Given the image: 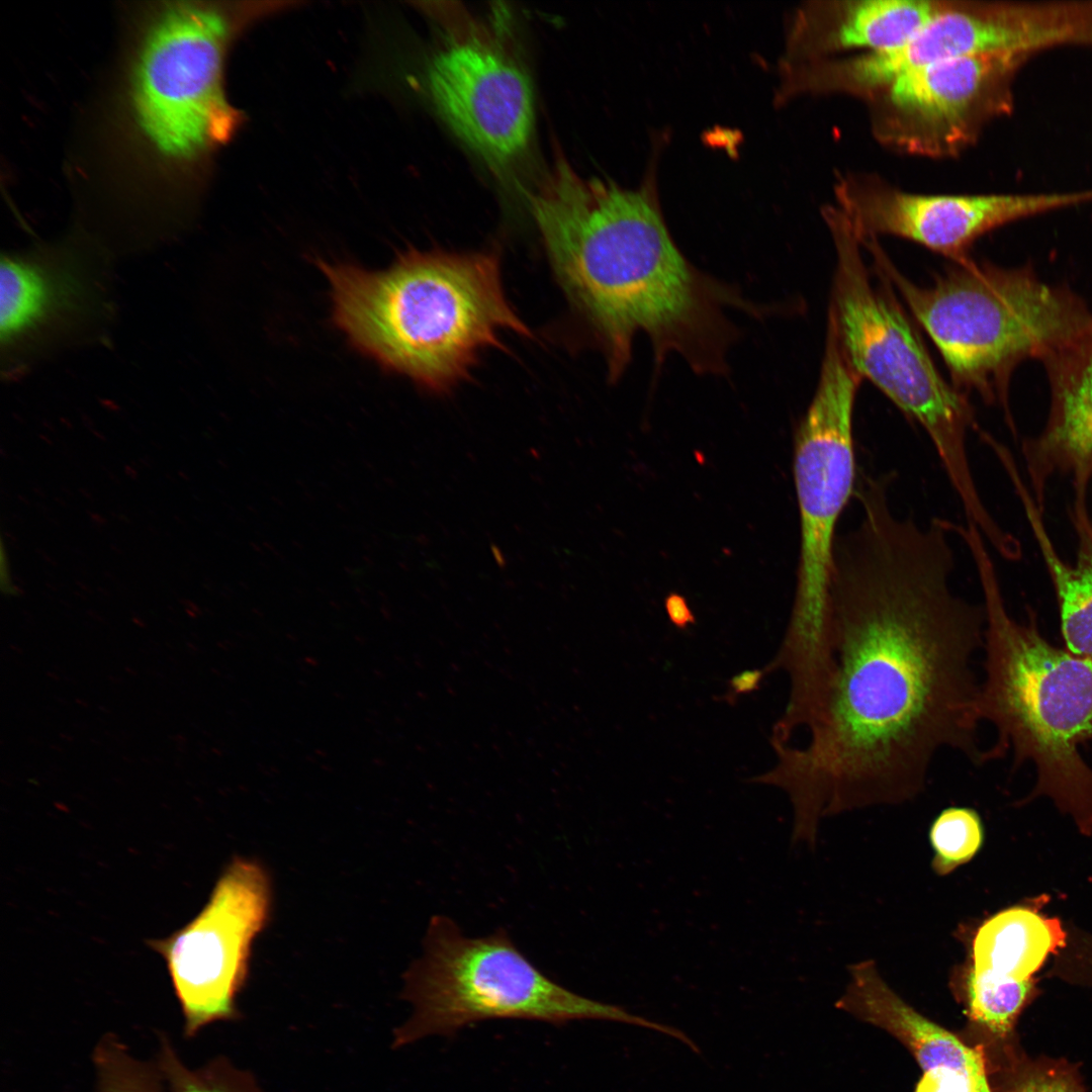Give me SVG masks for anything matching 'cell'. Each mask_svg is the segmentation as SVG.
Segmentation results:
<instances>
[{
  "instance_id": "6da1fadb",
  "label": "cell",
  "mask_w": 1092,
  "mask_h": 1092,
  "mask_svg": "<svg viewBox=\"0 0 1092 1092\" xmlns=\"http://www.w3.org/2000/svg\"><path fill=\"white\" fill-rule=\"evenodd\" d=\"M859 502L834 544L821 712L805 746L770 742L778 762L752 779L787 793L805 841L823 817L913 800L942 750L984 763L973 658L985 612L952 589L950 522L900 517L881 491Z\"/></svg>"
},
{
  "instance_id": "7a4b0ae2",
  "label": "cell",
  "mask_w": 1092,
  "mask_h": 1092,
  "mask_svg": "<svg viewBox=\"0 0 1092 1092\" xmlns=\"http://www.w3.org/2000/svg\"><path fill=\"white\" fill-rule=\"evenodd\" d=\"M529 204L557 281L611 381L629 366L638 335L649 340L656 366L677 355L696 374L724 375L739 336L732 313L768 314L684 255L649 181L630 189L582 177L556 148Z\"/></svg>"
},
{
  "instance_id": "3957f363",
  "label": "cell",
  "mask_w": 1092,
  "mask_h": 1092,
  "mask_svg": "<svg viewBox=\"0 0 1092 1092\" xmlns=\"http://www.w3.org/2000/svg\"><path fill=\"white\" fill-rule=\"evenodd\" d=\"M331 286L333 321L358 351L423 388L467 377L500 333L531 336L506 296L492 252L402 253L386 270L316 259Z\"/></svg>"
},
{
  "instance_id": "277c9868",
  "label": "cell",
  "mask_w": 1092,
  "mask_h": 1092,
  "mask_svg": "<svg viewBox=\"0 0 1092 1092\" xmlns=\"http://www.w3.org/2000/svg\"><path fill=\"white\" fill-rule=\"evenodd\" d=\"M966 545L978 571L985 612L984 677L978 710L996 730L984 763L1012 752L1013 768L1035 769L1030 798L1044 796L1092 832V767L1080 745L1092 741V659L1050 643L1034 618L1018 622L1005 606L985 540Z\"/></svg>"
},
{
  "instance_id": "5b68a950",
  "label": "cell",
  "mask_w": 1092,
  "mask_h": 1092,
  "mask_svg": "<svg viewBox=\"0 0 1092 1092\" xmlns=\"http://www.w3.org/2000/svg\"><path fill=\"white\" fill-rule=\"evenodd\" d=\"M861 246L932 339L961 392L1003 402L1017 364L1042 361L1092 332V310L1083 299L1027 267L971 260L919 286L896 268L878 238Z\"/></svg>"
},
{
  "instance_id": "8992f818",
  "label": "cell",
  "mask_w": 1092,
  "mask_h": 1092,
  "mask_svg": "<svg viewBox=\"0 0 1092 1092\" xmlns=\"http://www.w3.org/2000/svg\"><path fill=\"white\" fill-rule=\"evenodd\" d=\"M822 212L836 254L828 314L849 363L923 427L967 518H982L987 509L967 454V433L974 425L970 402L937 371L890 282L877 272L874 283L861 244L842 212L835 205Z\"/></svg>"
},
{
  "instance_id": "52a82bcc",
  "label": "cell",
  "mask_w": 1092,
  "mask_h": 1092,
  "mask_svg": "<svg viewBox=\"0 0 1092 1092\" xmlns=\"http://www.w3.org/2000/svg\"><path fill=\"white\" fill-rule=\"evenodd\" d=\"M404 981L402 995L413 1008L393 1029L391 1046L396 1050L491 1019L555 1025L595 1019L642 1026L668 1036L675 1032L673 1026L556 983L528 960L505 929L470 937L443 915L432 918L425 953L410 968Z\"/></svg>"
},
{
  "instance_id": "ba28073f",
  "label": "cell",
  "mask_w": 1092,
  "mask_h": 1092,
  "mask_svg": "<svg viewBox=\"0 0 1092 1092\" xmlns=\"http://www.w3.org/2000/svg\"><path fill=\"white\" fill-rule=\"evenodd\" d=\"M861 379L836 332L827 331L818 384L794 443L800 556L785 634L802 648H820L830 640L833 552L838 520L854 485L852 416Z\"/></svg>"
},
{
  "instance_id": "9c48e42d",
  "label": "cell",
  "mask_w": 1092,
  "mask_h": 1092,
  "mask_svg": "<svg viewBox=\"0 0 1092 1092\" xmlns=\"http://www.w3.org/2000/svg\"><path fill=\"white\" fill-rule=\"evenodd\" d=\"M225 14L175 4L148 30L132 76L136 120L163 155L189 160L225 143L240 121L222 86Z\"/></svg>"
},
{
  "instance_id": "30bf717a",
  "label": "cell",
  "mask_w": 1092,
  "mask_h": 1092,
  "mask_svg": "<svg viewBox=\"0 0 1092 1092\" xmlns=\"http://www.w3.org/2000/svg\"><path fill=\"white\" fill-rule=\"evenodd\" d=\"M112 254L76 238L2 254L3 376L15 379L50 356L105 338L115 308Z\"/></svg>"
},
{
  "instance_id": "8fae6325",
  "label": "cell",
  "mask_w": 1092,
  "mask_h": 1092,
  "mask_svg": "<svg viewBox=\"0 0 1092 1092\" xmlns=\"http://www.w3.org/2000/svg\"><path fill=\"white\" fill-rule=\"evenodd\" d=\"M430 12L441 43L428 70L431 98L451 129L500 169L527 151L535 123L531 80L502 33L455 2Z\"/></svg>"
},
{
  "instance_id": "7c38bea8",
  "label": "cell",
  "mask_w": 1092,
  "mask_h": 1092,
  "mask_svg": "<svg viewBox=\"0 0 1092 1092\" xmlns=\"http://www.w3.org/2000/svg\"><path fill=\"white\" fill-rule=\"evenodd\" d=\"M1028 58L974 54L900 76L864 100L874 139L898 154L957 157L1011 113L1014 77Z\"/></svg>"
},
{
  "instance_id": "4fadbf2b",
  "label": "cell",
  "mask_w": 1092,
  "mask_h": 1092,
  "mask_svg": "<svg viewBox=\"0 0 1092 1092\" xmlns=\"http://www.w3.org/2000/svg\"><path fill=\"white\" fill-rule=\"evenodd\" d=\"M271 886L256 861L234 858L209 899L187 924L148 945L165 961L187 1038L240 1017L237 996L248 974L251 947L270 910Z\"/></svg>"
},
{
  "instance_id": "5bb4252c",
  "label": "cell",
  "mask_w": 1092,
  "mask_h": 1092,
  "mask_svg": "<svg viewBox=\"0 0 1092 1092\" xmlns=\"http://www.w3.org/2000/svg\"><path fill=\"white\" fill-rule=\"evenodd\" d=\"M834 193L837 208L858 240L896 236L960 265L972 260L971 247L992 230L1092 201V189L1035 194H919L863 173L840 175Z\"/></svg>"
},
{
  "instance_id": "9a60e30c",
  "label": "cell",
  "mask_w": 1092,
  "mask_h": 1092,
  "mask_svg": "<svg viewBox=\"0 0 1092 1092\" xmlns=\"http://www.w3.org/2000/svg\"><path fill=\"white\" fill-rule=\"evenodd\" d=\"M1004 52L1001 1L943 0L933 16L897 47L784 68L780 92L785 100L842 94L864 101L915 70L964 56Z\"/></svg>"
},
{
  "instance_id": "2e32d148",
  "label": "cell",
  "mask_w": 1092,
  "mask_h": 1092,
  "mask_svg": "<svg viewBox=\"0 0 1092 1092\" xmlns=\"http://www.w3.org/2000/svg\"><path fill=\"white\" fill-rule=\"evenodd\" d=\"M1050 384L1046 423L1023 444L1031 496L1043 513L1049 480L1067 475L1075 497L1092 489V332L1041 361Z\"/></svg>"
},
{
  "instance_id": "e0dca14e",
  "label": "cell",
  "mask_w": 1092,
  "mask_h": 1092,
  "mask_svg": "<svg viewBox=\"0 0 1092 1092\" xmlns=\"http://www.w3.org/2000/svg\"><path fill=\"white\" fill-rule=\"evenodd\" d=\"M943 0H813L790 17L780 66L880 52L907 40ZM846 57V56H845Z\"/></svg>"
},
{
  "instance_id": "ac0fdd59",
  "label": "cell",
  "mask_w": 1092,
  "mask_h": 1092,
  "mask_svg": "<svg viewBox=\"0 0 1092 1092\" xmlns=\"http://www.w3.org/2000/svg\"><path fill=\"white\" fill-rule=\"evenodd\" d=\"M849 975L836 1005L895 1036L912 1053L922 1074L988 1067L982 1045L970 1046L921 1015L885 983L873 961L851 965Z\"/></svg>"
},
{
  "instance_id": "d6986e66",
  "label": "cell",
  "mask_w": 1092,
  "mask_h": 1092,
  "mask_svg": "<svg viewBox=\"0 0 1092 1092\" xmlns=\"http://www.w3.org/2000/svg\"><path fill=\"white\" fill-rule=\"evenodd\" d=\"M1057 918L1034 907L1013 906L986 919L977 929L968 965L979 972L1016 981L1033 979L1052 952L1065 944Z\"/></svg>"
},
{
  "instance_id": "ffe728a7",
  "label": "cell",
  "mask_w": 1092,
  "mask_h": 1092,
  "mask_svg": "<svg viewBox=\"0 0 1092 1092\" xmlns=\"http://www.w3.org/2000/svg\"><path fill=\"white\" fill-rule=\"evenodd\" d=\"M1071 518L1077 535L1074 561L1059 555L1042 520H1033L1029 526L1055 588L1065 648L1092 659V519L1088 506L1073 504Z\"/></svg>"
},
{
  "instance_id": "44dd1931",
  "label": "cell",
  "mask_w": 1092,
  "mask_h": 1092,
  "mask_svg": "<svg viewBox=\"0 0 1092 1092\" xmlns=\"http://www.w3.org/2000/svg\"><path fill=\"white\" fill-rule=\"evenodd\" d=\"M964 985L970 1018L1000 1039L1011 1035L1021 1012L1036 996L1033 979H1007L976 971L968 964Z\"/></svg>"
},
{
  "instance_id": "7402d4cb",
  "label": "cell",
  "mask_w": 1092,
  "mask_h": 1092,
  "mask_svg": "<svg viewBox=\"0 0 1092 1092\" xmlns=\"http://www.w3.org/2000/svg\"><path fill=\"white\" fill-rule=\"evenodd\" d=\"M158 1041L156 1063L170 1092H265L250 1071L224 1056L190 1068L166 1034L159 1033Z\"/></svg>"
},
{
  "instance_id": "603a6c76",
  "label": "cell",
  "mask_w": 1092,
  "mask_h": 1092,
  "mask_svg": "<svg viewBox=\"0 0 1092 1092\" xmlns=\"http://www.w3.org/2000/svg\"><path fill=\"white\" fill-rule=\"evenodd\" d=\"M92 1062L96 1092H163L165 1082L157 1063L136 1058L113 1032L99 1038Z\"/></svg>"
},
{
  "instance_id": "cb8c5ba5",
  "label": "cell",
  "mask_w": 1092,
  "mask_h": 1092,
  "mask_svg": "<svg viewBox=\"0 0 1092 1092\" xmlns=\"http://www.w3.org/2000/svg\"><path fill=\"white\" fill-rule=\"evenodd\" d=\"M983 833L980 816L974 809L957 806L943 809L929 831L934 872L948 875L971 860L982 845Z\"/></svg>"
},
{
  "instance_id": "d4e9b609",
  "label": "cell",
  "mask_w": 1092,
  "mask_h": 1092,
  "mask_svg": "<svg viewBox=\"0 0 1092 1092\" xmlns=\"http://www.w3.org/2000/svg\"><path fill=\"white\" fill-rule=\"evenodd\" d=\"M1001 1092H1087L1076 1065L1064 1059L1031 1058L1006 1049Z\"/></svg>"
},
{
  "instance_id": "484cf974",
  "label": "cell",
  "mask_w": 1092,
  "mask_h": 1092,
  "mask_svg": "<svg viewBox=\"0 0 1092 1092\" xmlns=\"http://www.w3.org/2000/svg\"><path fill=\"white\" fill-rule=\"evenodd\" d=\"M915 1092H993L989 1071H950L922 1075Z\"/></svg>"
},
{
  "instance_id": "4316f807",
  "label": "cell",
  "mask_w": 1092,
  "mask_h": 1092,
  "mask_svg": "<svg viewBox=\"0 0 1092 1092\" xmlns=\"http://www.w3.org/2000/svg\"><path fill=\"white\" fill-rule=\"evenodd\" d=\"M767 674L768 670L765 666L748 668L735 673L728 680L727 691L723 695V699L730 705L735 704L739 697L758 691Z\"/></svg>"
},
{
  "instance_id": "83f0119b",
  "label": "cell",
  "mask_w": 1092,
  "mask_h": 1092,
  "mask_svg": "<svg viewBox=\"0 0 1092 1092\" xmlns=\"http://www.w3.org/2000/svg\"><path fill=\"white\" fill-rule=\"evenodd\" d=\"M665 610L669 621L678 629H686L695 624V616L686 599L671 594L665 600Z\"/></svg>"
}]
</instances>
